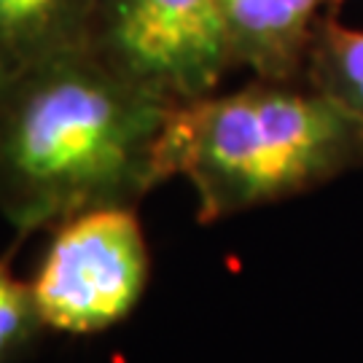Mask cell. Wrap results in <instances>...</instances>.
<instances>
[{"label": "cell", "mask_w": 363, "mask_h": 363, "mask_svg": "<svg viewBox=\"0 0 363 363\" xmlns=\"http://www.w3.org/2000/svg\"><path fill=\"white\" fill-rule=\"evenodd\" d=\"M172 100L91 46L0 78V213L16 245L97 208H138L154 189Z\"/></svg>", "instance_id": "obj_1"}, {"label": "cell", "mask_w": 363, "mask_h": 363, "mask_svg": "<svg viewBox=\"0 0 363 363\" xmlns=\"http://www.w3.org/2000/svg\"><path fill=\"white\" fill-rule=\"evenodd\" d=\"M358 167L363 118L307 81L253 78L175 103L156 145V181H189L199 223L286 202Z\"/></svg>", "instance_id": "obj_2"}, {"label": "cell", "mask_w": 363, "mask_h": 363, "mask_svg": "<svg viewBox=\"0 0 363 363\" xmlns=\"http://www.w3.org/2000/svg\"><path fill=\"white\" fill-rule=\"evenodd\" d=\"M148 280L138 208H97L54 226L30 288L46 331L89 337L127 320Z\"/></svg>", "instance_id": "obj_3"}, {"label": "cell", "mask_w": 363, "mask_h": 363, "mask_svg": "<svg viewBox=\"0 0 363 363\" xmlns=\"http://www.w3.org/2000/svg\"><path fill=\"white\" fill-rule=\"evenodd\" d=\"M91 49L172 103L218 91L232 70L218 0H103Z\"/></svg>", "instance_id": "obj_4"}, {"label": "cell", "mask_w": 363, "mask_h": 363, "mask_svg": "<svg viewBox=\"0 0 363 363\" xmlns=\"http://www.w3.org/2000/svg\"><path fill=\"white\" fill-rule=\"evenodd\" d=\"M232 67L267 81H304L312 33L328 0H218Z\"/></svg>", "instance_id": "obj_5"}, {"label": "cell", "mask_w": 363, "mask_h": 363, "mask_svg": "<svg viewBox=\"0 0 363 363\" xmlns=\"http://www.w3.org/2000/svg\"><path fill=\"white\" fill-rule=\"evenodd\" d=\"M103 0H0V78L91 46Z\"/></svg>", "instance_id": "obj_6"}, {"label": "cell", "mask_w": 363, "mask_h": 363, "mask_svg": "<svg viewBox=\"0 0 363 363\" xmlns=\"http://www.w3.org/2000/svg\"><path fill=\"white\" fill-rule=\"evenodd\" d=\"M304 81L363 118V30L339 25L334 13L320 16L312 33Z\"/></svg>", "instance_id": "obj_7"}, {"label": "cell", "mask_w": 363, "mask_h": 363, "mask_svg": "<svg viewBox=\"0 0 363 363\" xmlns=\"http://www.w3.org/2000/svg\"><path fill=\"white\" fill-rule=\"evenodd\" d=\"M43 331L30 283L11 272L9 259H0V363H16L27 355Z\"/></svg>", "instance_id": "obj_8"}, {"label": "cell", "mask_w": 363, "mask_h": 363, "mask_svg": "<svg viewBox=\"0 0 363 363\" xmlns=\"http://www.w3.org/2000/svg\"><path fill=\"white\" fill-rule=\"evenodd\" d=\"M342 3H345V0H328V6H331V9H339Z\"/></svg>", "instance_id": "obj_9"}]
</instances>
